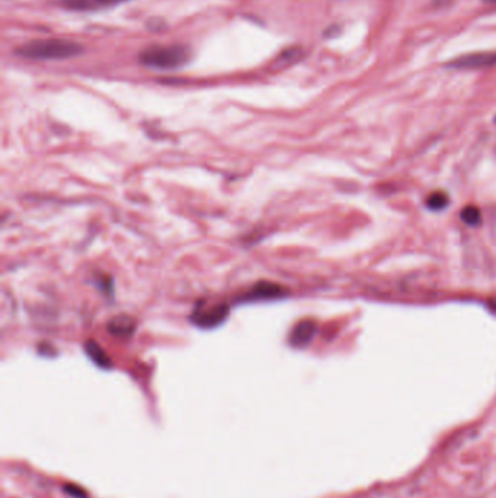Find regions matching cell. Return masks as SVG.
<instances>
[{
	"label": "cell",
	"mask_w": 496,
	"mask_h": 498,
	"mask_svg": "<svg viewBox=\"0 0 496 498\" xmlns=\"http://www.w3.org/2000/svg\"><path fill=\"white\" fill-rule=\"evenodd\" d=\"M83 51L85 47L76 41L48 38L29 41L15 50V54L29 60H67V58L80 55Z\"/></svg>",
	"instance_id": "1"
},
{
	"label": "cell",
	"mask_w": 496,
	"mask_h": 498,
	"mask_svg": "<svg viewBox=\"0 0 496 498\" xmlns=\"http://www.w3.org/2000/svg\"><path fill=\"white\" fill-rule=\"evenodd\" d=\"M461 221L469 226H477L482 222V214H480V210L477 207L469 206L461 212Z\"/></svg>",
	"instance_id": "11"
},
{
	"label": "cell",
	"mask_w": 496,
	"mask_h": 498,
	"mask_svg": "<svg viewBox=\"0 0 496 498\" xmlns=\"http://www.w3.org/2000/svg\"><path fill=\"white\" fill-rule=\"evenodd\" d=\"M86 353L87 356H89L99 368H111V360L109 357L107 356V353L104 350H102L95 341H87L86 344Z\"/></svg>",
	"instance_id": "8"
},
{
	"label": "cell",
	"mask_w": 496,
	"mask_h": 498,
	"mask_svg": "<svg viewBox=\"0 0 496 498\" xmlns=\"http://www.w3.org/2000/svg\"><path fill=\"white\" fill-rule=\"evenodd\" d=\"M57 5L64 9L76 12H92L99 9H107L115 5H120L127 0H55Z\"/></svg>",
	"instance_id": "5"
},
{
	"label": "cell",
	"mask_w": 496,
	"mask_h": 498,
	"mask_svg": "<svg viewBox=\"0 0 496 498\" xmlns=\"http://www.w3.org/2000/svg\"><path fill=\"white\" fill-rule=\"evenodd\" d=\"M495 121H496V117H495Z\"/></svg>",
	"instance_id": "15"
},
{
	"label": "cell",
	"mask_w": 496,
	"mask_h": 498,
	"mask_svg": "<svg viewBox=\"0 0 496 498\" xmlns=\"http://www.w3.org/2000/svg\"><path fill=\"white\" fill-rule=\"evenodd\" d=\"M485 2H489V3H496V0H485Z\"/></svg>",
	"instance_id": "14"
},
{
	"label": "cell",
	"mask_w": 496,
	"mask_h": 498,
	"mask_svg": "<svg viewBox=\"0 0 496 498\" xmlns=\"http://www.w3.org/2000/svg\"><path fill=\"white\" fill-rule=\"evenodd\" d=\"M140 62L153 69L172 70L179 69L191 60V50L182 44H170V46H150L144 49L140 55Z\"/></svg>",
	"instance_id": "2"
},
{
	"label": "cell",
	"mask_w": 496,
	"mask_h": 498,
	"mask_svg": "<svg viewBox=\"0 0 496 498\" xmlns=\"http://www.w3.org/2000/svg\"><path fill=\"white\" fill-rule=\"evenodd\" d=\"M108 328H109V331H111L112 334H115V335L127 336L128 334L133 332L134 324H133V320H131V319L127 318V316H118V318H115V319L111 322V324L108 325Z\"/></svg>",
	"instance_id": "9"
},
{
	"label": "cell",
	"mask_w": 496,
	"mask_h": 498,
	"mask_svg": "<svg viewBox=\"0 0 496 498\" xmlns=\"http://www.w3.org/2000/svg\"><path fill=\"white\" fill-rule=\"evenodd\" d=\"M316 324L313 320H301L294 327L293 332L290 335V344L297 348H303L309 345L316 335Z\"/></svg>",
	"instance_id": "6"
},
{
	"label": "cell",
	"mask_w": 496,
	"mask_h": 498,
	"mask_svg": "<svg viewBox=\"0 0 496 498\" xmlns=\"http://www.w3.org/2000/svg\"><path fill=\"white\" fill-rule=\"evenodd\" d=\"M284 290L274 283H260L255 286L249 293L246 295V300H268V299H278L283 298Z\"/></svg>",
	"instance_id": "7"
},
{
	"label": "cell",
	"mask_w": 496,
	"mask_h": 498,
	"mask_svg": "<svg viewBox=\"0 0 496 498\" xmlns=\"http://www.w3.org/2000/svg\"><path fill=\"white\" fill-rule=\"evenodd\" d=\"M165 26L166 24L162 18H152L148 21V28L152 29V31H162Z\"/></svg>",
	"instance_id": "13"
},
{
	"label": "cell",
	"mask_w": 496,
	"mask_h": 498,
	"mask_svg": "<svg viewBox=\"0 0 496 498\" xmlns=\"http://www.w3.org/2000/svg\"><path fill=\"white\" fill-rule=\"evenodd\" d=\"M64 492L73 498H87V492L82 487L75 486V484H66Z\"/></svg>",
	"instance_id": "12"
},
{
	"label": "cell",
	"mask_w": 496,
	"mask_h": 498,
	"mask_svg": "<svg viewBox=\"0 0 496 498\" xmlns=\"http://www.w3.org/2000/svg\"><path fill=\"white\" fill-rule=\"evenodd\" d=\"M226 316H227V306L217 304V306L207 307V309H202V307H200V309L195 311L193 319L197 325H200L202 328H211V327L222 324Z\"/></svg>",
	"instance_id": "4"
},
{
	"label": "cell",
	"mask_w": 496,
	"mask_h": 498,
	"mask_svg": "<svg viewBox=\"0 0 496 498\" xmlns=\"http://www.w3.org/2000/svg\"><path fill=\"white\" fill-rule=\"evenodd\" d=\"M496 65V51H479L456 57L454 60L447 63L451 69H484Z\"/></svg>",
	"instance_id": "3"
},
{
	"label": "cell",
	"mask_w": 496,
	"mask_h": 498,
	"mask_svg": "<svg viewBox=\"0 0 496 498\" xmlns=\"http://www.w3.org/2000/svg\"><path fill=\"white\" fill-rule=\"evenodd\" d=\"M447 204H448V196L445 193H443V191L432 193L427 200L428 209H431L434 212H439V210L445 209Z\"/></svg>",
	"instance_id": "10"
}]
</instances>
